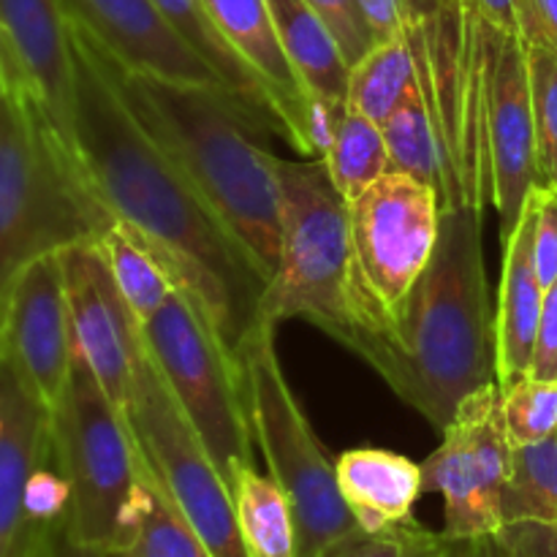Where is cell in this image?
<instances>
[{
	"label": "cell",
	"mask_w": 557,
	"mask_h": 557,
	"mask_svg": "<svg viewBox=\"0 0 557 557\" xmlns=\"http://www.w3.org/2000/svg\"><path fill=\"white\" fill-rule=\"evenodd\" d=\"M441 194L403 172H386L348 201L351 228V313L348 348L400 313L408 292L438 245Z\"/></svg>",
	"instance_id": "obj_8"
},
{
	"label": "cell",
	"mask_w": 557,
	"mask_h": 557,
	"mask_svg": "<svg viewBox=\"0 0 557 557\" xmlns=\"http://www.w3.org/2000/svg\"><path fill=\"white\" fill-rule=\"evenodd\" d=\"M525 52L536 123L539 185L557 190V52L542 44H525Z\"/></svg>",
	"instance_id": "obj_30"
},
{
	"label": "cell",
	"mask_w": 557,
	"mask_h": 557,
	"mask_svg": "<svg viewBox=\"0 0 557 557\" xmlns=\"http://www.w3.org/2000/svg\"><path fill=\"white\" fill-rule=\"evenodd\" d=\"M515 444L504 419V389L490 381L457 406L438 449L422 462L424 493L444 498L449 542L498 536Z\"/></svg>",
	"instance_id": "obj_11"
},
{
	"label": "cell",
	"mask_w": 557,
	"mask_h": 557,
	"mask_svg": "<svg viewBox=\"0 0 557 557\" xmlns=\"http://www.w3.org/2000/svg\"><path fill=\"white\" fill-rule=\"evenodd\" d=\"M71 22L85 27L123 69L169 82L223 90L221 74L169 25L152 0H60ZM248 114V112H245Z\"/></svg>",
	"instance_id": "obj_16"
},
{
	"label": "cell",
	"mask_w": 557,
	"mask_h": 557,
	"mask_svg": "<svg viewBox=\"0 0 557 557\" xmlns=\"http://www.w3.org/2000/svg\"><path fill=\"white\" fill-rule=\"evenodd\" d=\"M528 375L539 381H557V281L544 292L536 348H533Z\"/></svg>",
	"instance_id": "obj_35"
},
{
	"label": "cell",
	"mask_w": 557,
	"mask_h": 557,
	"mask_svg": "<svg viewBox=\"0 0 557 557\" xmlns=\"http://www.w3.org/2000/svg\"><path fill=\"white\" fill-rule=\"evenodd\" d=\"M308 3L332 30L348 69L375 47V38L364 22L362 11H359L357 0H308Z\"/></svg>",
	"instance_id": "obj_33"
},
{
	"label": "cell",
	"mask_w": 557,
	"mask_h": 557,
	"mask_svg": "<svg viewBox=\"0 0 557 557\" xmlns=\"http://www.w3.org/2000/svg\"><path fill=\"white\" fill-rule=\"evenodd\" d=\"M351 351L438 430L471 392L495 381L482 210H444L433 259L400 313L359 337Z\"/></svg>",
	"instance_id": "obj_2"
},
{
	"label": "cell",
	"mask_w": 557,
	"mask_h": 557,
	"mask_svg": "<svg viewBox=\"0 0 557 557\" xmlns=\"http://www.w3.org/2000/svg\"><path fill=\"white\" fill-rule=\"evenodd\" d=\"M337 487L364 533H381L413 520L422 498V466L386 449L343 451L335 462Z\"/></svg>",
	"instance_id": "obj_20"
},
{
	"label": "cell",
	"mask_w": 557,
	"mask_h": 557,
	"mask_svg": "<svg viewBox=\"0 0 557 557\" xmlns=\"http://www.w3.org/2000/svg\"><path fill=\"white\" fill-rule=\"evenodd\" d=\"M476 3L495 27L506 33H517V5H520V0H476Z\"/></svg>",
	"instance_id": "obj_41"
},
{
	"label": "cell",
	"mask_w": 557,
	"mask_h": 557,
	"mask_svg": "<svg viewBox=\"0 0 557 557\" xmlns=\"http://www.w3.org/2000/svg\"><path fill=\"white\" fill-rule=\"evenodd\" d=\"M504 419L515 446L536 444L557 433V381L525 375L504 392Z\"/></svg>",
	"instance_id": "obj_31"
},
{
	"label": "cell",
	"mask_w": 557,
	"mask_h": 557,
	"mask_svg": "<svg viewBox=\"0 0 557 557\" xmlns=\"http://www.w3.org/2000/svg\"><path fill=\"white\" fill-rule=\"evenodd\" d=\"M381 131H384L386 150H389L392 172H403L419 183L430 185V188L438 190L441 201H444V152H441V136L422 87L381 123Z\"/></svg>",
	"instance_id": "obj_27"
},
{
	"label": "cell",
	"mask_w": 557,
	"mask_h": 557,
	"mask_svg": "<svg viewBox=\"0 0 557 557\" xmlns=\"http://www.w3.org/2000/svg\"><path fill=\"white\" fill-rule=\"evenodd\" d=\"M49 455V408L33 395L0 341V557H41L52 525L30 520L27 484Z\"/></svg>",
	"instance_id": "obj_15"
},
{
	"label": "cell",
	"mask_w": 557,
	"mask_h": 557,
	"mask_svg": "<svg viewBox=\"0 0 557 557\" xmlns=\"http://www.w3.org/2000/svg\"><path fill=\"white\" fill-rule=\"evenodd\" d=\"M493 207L500 215V237H511L525 201L539 185L536 123H533L531 71L520 33H504L493 71L487 114Z\"/></svg>",
	"instance_id": "obj_14"
},
{
	"label": "cell",
	"mask_w": 557,
	"mask_h": 557,
	"mask_svg": "<svg viewBox=\"0 0 557 557\" xmlns=\"http://www.w3.org/2000/svg\"><path fill=\"white\" fill-rule=\"evenodd\" d=\"M71 22V20H69ZM74 150L114 218L139 234L234 357L267 277L120 90L109 54L71 22Z\"/></svg>",
	"instance_id": "obj_1"
},
{
	"label": "cell",
	"mask_w": 557,
	"mask_h": 557,
	"mask_svg": "<svg viewBox=\"0 0 557 557\" xmlns=\"http://www.w3.org/2000/svg\"><path fill=\"white\" fill-rule=\"evenodd\" d=\"M49 428L54 462L71 487L65 533L82 547L117 553L145 500V457L128 413L103 392L79 351Z\"/></svg>",
	"instance_id": "obj_5"
},
{
	"label": "cell",
	"mask_w": 557,
	"mask_h": 557,
	"mask_svg": "<svg viewBox=\"0 0 557 557\" xmlns=\"http://www.w3.org/2000/svg\"><path fill=\"white\" fill-rule=\"evenodd\" d=\"M109 65L131 112L188 174L270 283L281 261V185L275 152L253 141L259 125L215 87L136 74L112 54Z\"/></svg>",
	"instance_id": "obj_3"
},
{
	"label": "cell",
	"mask_w": 557,
	"mask_h": 557,
	"mask_svg": "<svg viewBox=\"0 0 557 557\" xmlns=\"http://www.w3.org/2000/svg\"><path fill=\"white\" fill-rule=\"evenodd\" d=\"M141 337L218 473L232 484L239 468L253 466V430L234 357L180 288L141 324Z\"/></svg>",
	"instance_id": "obj_9"
},
{
	"label": "cell",
	"mask_w": 557,
	"mask_h": 557,
	"mask_svg": "<svg viewBox=\"0 0 557 557\" xmlns=\"http://www.w3.org/2000/svg\"><path fill=\"white\" fill-rule=\"evenodd\" d=\"M446 557H509L498 536L468 539V542H449Z\"/></svg>",
	"instance_id": "obj_40"
},
{
	"label": "cell",
	"mask_w": 557,
	"mask_h": 557,
	"mask_svg": "<svg viewBox=\"0 0 557 557\" xmlns=\"http://www.w3.org/2000/svg\"><path fill=\"white\" fill-rule=\"evenodd\" d=\"M359 11H362L364 22H368L370 33H373L375 44L397 38L406 30V9L403 0H357Z\"/></svg>",
	"instance_id": "obj_38"
},
{
	"label": "cell",
	"mask_w": 557,
	"mask_h": 557,
	"mask_svg": "<svg viewBox=\"0 0 557 557\" xmlns=\"http://www.w3.org/2000/svg\"><path fill=\"white\" fill-rule=\"evenodd\" d=\"M444 0H403V9H406V20H422L430 11H435Z\"/></svg>",
	"instance_id": "obj_42"
},
{
	"label": "cell",
	"mask_w": 557,
	"mask_h": 557,
	"mask_svg": "<svg viewBox=\"0 0 557 557\" xmlns=\"http://www.w3.org/2000/svg\"><path fill=\"white\" fill-rule=\"evenodd\" d=\"M41 557H109V555L76 544L74 539L65 533V520H63V522H58V525L49 528L47 539H44Z\"/></svg>",
	"instance_id": "obj_39"
},
{
	"label": "cell",
	"mask_w": 557,
	"mask_h": 557,
	"mask_svg": "<svg viewBox=\"0 0 557 557\" xmlns=\"http://www.w3.org/2000/svg\"><path fill=\"white\" fill-rule=\"evenodd\" d=\"M74 346L109 397L125 411L145 351L141 324L114 283L96 239L60 250Z\"/></svg>",
	"instance_id": "obj_12"
},
{
	"label": "cell",
	"mask_w": 557,
	"mask_h": 557,
	"mask_svg": "<svg viewBox=\"0 0 557 557\" xmlns=\"http://www.w3.org/2000/svg\"><path fill=\"white\" fill-rule=\"evenodd\" d=\"M517 33L525 44H542L557 52V0H520Z\"/></svg>",
	"instance_id": "obj_37"
},
{
	"label": "cell",
	"mask_w": 557,
	"mask_h": 557,
	"mask_svg": "<svg viewBox=\"0 0 557 557\" xmlns=\"http://www.w3.org/2000/svg\"><path fill=\"white\" fill-rule=\"evenodd\" d=\"M533 226H536V201L531 194L520 223L506 239L504 277H500L498 313H495V381L504 392L531 373L539 319H542L544 286L533 264Z\"/></svg>",
	"instance_id": "obj_19"
},
{
	"label": "cell",
	"mask_w": 557,
	"mask_h": 557,
	"mask_svg": "<svg viewBox=\"0 0 557 557\" xmlns=\"http://www.w3.org/2000/svg\"><path fill=\"white\" fill-rule=\"evenodd\" d=\"M0 341L33 395L52 411L74 362V330L60 253L30 261L0 308Z\"/></svg>",
	"instance_id": "obj_13"
},
{
	"label": "cell",
	"mask_w": 557,
	"mask_h": 557,
	"mask_svg": "<svg viewBox=\"0 0 557 557\" xmlns=\"http://www.w3.org/2000/svg\"><path fill=\"white\" fill-rule=\"evenodd\" d=\"M228 490L248 557H297L294 511L275 479L245 466L234 473Z\"/></svg>",
	"instance_id": "obj_23"
},
{
	"label": "cell",
	"mask_w": 557,
	"mask_h": 557,
	"mask_svg": "<svg viewBox=\"0 0 557 557\" xmlns=\"http://www.w3.org/2000/svg\"><path fill=\"white\" fill-rule=\"evenodd\" d=\"M536 226H533V264L544 292L557 281V190L549 185L533 188Z\"/></svg>",
	"instance_id": "obj_34"
},
{
	"label": "cell",
	"mask_w": 557,
	"mask_h": 557,
	"mask_svg": "<svg viewBox=\"0 0 557 557\" xmlns=\"http://www.w3.org/2000/svg\"><path fill=\"white\" fill-rule=\"evenodd\" d=\"M96 243L101 248L103 259H107L109 270H112L120 294L128 302V308L134 310L139 324H145L147 319H152L163 308V302L177 288L169 277L166 267L152 253L150 245L139 234L131 232L125 223H120L117 218Z\"/></svg>",
	"instance_id": "obj_26"
},
{
	"label": "cell",
	"mask_w": 557,
	"mask_h": 557,
	"mask_svg": "<svg viewBox=\"0 0 557 557\" xmlns=\"http://www.w3.org/2000/svg\"><path fill=\"white\" fill-rule=\"evenodd\" d=\"M277 38L310 103H346L348 63L308 0H267Z\"/></svg>",
	"instance_id": "obj_21"
},
{
	"label": "cell",
	"mask_w": 557,
	"mask_h": 557,
	"mask_svg": "<svg viewBox=\"0 0 557 557\" xmlns=\"http://www.w3.org/2000/svg\"><path fill=\"white\" fill-rule=\"evenodd\" d=\"M511 522L557 525V433L536 444L515 446L504 493V525Z\"/></svg>",
	"instance_id": "obj_28"
},
{
	"label": "cell",
	"mask_w": 557,
	"mask_h": 557,
	"mask_svg": "<svg viewBox=\"0 0 557 557\" xmlns=\"http://www.w3.org/2000/svg\"><path fill=\"white\" fill-rule=\"evenodd\" d=\"M446 549L449 539L444 533H433L411 520L381 533L359 531L324 557H446Z\"/></svg>",
	"instance_id": "obj_32"
},
{
	"label": "cell",
	"mask_w": 557,
	"mask_h": 557,
	"mask_svg": "<svg viewBox=\"0 0 557 557\" xmlns=\"http://www.w3.org/2000/svg\"><path fill=\"white\" fill-rule=\"evenodd\" d=\"M147 468L212 557H248L228 484L201 446L152 357L141 351L125 406Z\"/></svg>",
	"instance_id": "obj_10"
},
{
	"label": "cell",
	"mask_w": 557,
	"mask_h": 557,
	"mask_svg": "<svg viewBox=\"0 0 557 557\" xmlns=\"http://www.w3.org/2000/svg\"><path fill=\"white\" fill-rule=\"evenodd\" d=\"M337 194L348 201L370 188L375 180L392 172L389 150H386L384 131L368 114L357 112L346 103L332 125L330 141L321 156Z\"/></svg>",
	"instance_id": "obj_25"
},
{
	"label": "cell",
	"mask_w": 557,
	"mask_h": 557,
	"mask_svg": "<svg viewBox=\"0 0 557 557\" xmlns=\"http://www.w3.org/2000/svg\"><path fill=\"white\" fill-rule=\"evenodd\" d=\"M234 362L239 370L253 441L270 476L286 493L297 525V557H324L362 528L337 487L335 462L315 438L275 351V324L256 319Z\"/></svg>",
	"instance_id": "obj_6"
},
{
	"label": "cell",
	"mask_w": 557,
	"mask_h": 557,
	"mask_svg": "<svg viewBox=\"0 0 557 557\" xmlns=\"http://www.w3.org/2000/svg\"><path fill=\"white\" fill-rule=\"evenodd\" d=\"M281 185V261L264 286L256 319L281 324L313 321L348 348L351 313V228L348 205L337 194L324 161L275 156Z\"/></svg>",
	"instance_id": "obj_7"
},
{
	"label": "cell",
	"mask_w": 557,
	"mask_h": 557,
	"mask_svg": "<svg viewBox=\"0 0 557 557\" xmlns=\"http://www.w3.org/2000/svg\"><path fill=\"white\" fill-rule=\"evenodd\" d=\"M152 3L166 16L169 25L221 74L223 85L228 87L234 101L248 112V117L259 128H272L275 134L283 136L281 120H277L275 109H272L264 85L243 63V58L223 41L218 27L212 25L210 14H207L205 0H152Z\"/></svg>",
	"instance_id": "obj_22"
},
{
	"label": "cell",
	"mask_w": 557,
	"mask_h": 557,
	"mask_svg": "<svg viewBox=\"0 0 557 557\" xmlns=\"http://www.w3.org/2000/svg\"><path fill=\"white\" fill-rule=\"evenodd\" d=\"M109 557H212L145 462V500L128 542Z\"/></svg>",
	"instance_id": "obj_29"
},
{
	"label": "cell",
	"mask_w": 557,
	"mask_h": 557,
	"mask_svg": "<svg viewBox=\"0 0 557 557\" xmlns=\"http://www.w3.org/2000/svg\"><path fill=\"white\" fill-rule=\"evenodd\" d=\"M212 25L243 58L270 96L283 139L302 156H319L310 123V98L288 63L267 0H205Z\"/></svg>",
	"instance_id": "obj_17"
},
{
	"label": "cell",
	"mask_w": 557,
	"mask_h": 557,
	"mask_svg": "<svg viewBox=\"0 0 557 557\" xmlns=\"http://www.w3.org/2000/svg\"><path fill=\"white\" fill-rule=\"evenodd\" d=\"M114 215L0 36V308L30 261L98 239Z\"/></svg>",
	"instance_id": "obj_4"
},
{
	"label": "cell",
	"mask_w": 557,
	"mask_h": 557,
	"mask_svg": "<svg viewBox=\"0 0 557 557\" xmlns=\"http://www.w3.org/2000/svg\"><path fill=\"white\" fill-rule=\"evenodd\" d=\"M422 87L419 58L411 36L403 30L397 38L381 41L348 69L346 103L384 123L408 96Z\"/></svg>",
	"instance_id": "obj_24"
},
{
	"label": "cell",
	"mask_w": 557,
	"mask_h": 557,
	"mask_svg": "<svg viewBox=\"0 0 557 557\" xmlns=\"http://www.w3.org/2000/svg\"><path fill=\"white\" fill-rule=\"evenodd\" d=\"M498 539L509 557H557L555 522H511Z\"/></svg>",
	"instance_id": "obj_36"
},
{
	"label": "cell",
	"mask_w": 557,
	"mask_h": 557,
	"mask_svg": "<svg viewBox=\"0 0 557 557\" xmlns=\"http://www.w3.org/2000/svg\"><path fill=\"white\" fill-rule=\"evenodd\" d=\"M0 36L27 85L74 147V52L60 0H0Z\"/></svg>",
	"instance_id": "obj_18"
}]
</instances>
